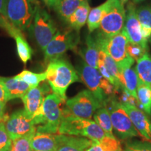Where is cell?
Instances as JSON below:
<instances>
[{
  "label": "cell",
  "mask_w": 151,
  "mask_h": 151,
  "mask_svg": "<svg viewBox=\"0 0 151 151\" xmlns=\"http://www.w3.org/2000/svg\"><path fill=\"white\" fill-rule=\"evenodd\" d=\"M46 80L53 93L67 101L66 92L73 83L81 78L77 71L69 62L60 58L48 62L46 70Z\"/></svg>",
  "instance_id": "cell-1"
},
{
  "label": "cell",
  "mask_w": 151,
  "mask_h": 151,
  "mask_svg": "<svg viewBox=\"0 0 151 151\" xmlns=\"http://www.w3.org/2000/svg\"><path fill=\"white\" fill-rule=\"evenodd\" d=\"M66 102L55 93L45 97L41 108L32 117L37 132L58 134L62 118V104Z\"/></svg>",
  "instance_id": "cell-2"
},
{
  "label": "cell",
  "mask_w": 151,
  "mask_h": 151,
  "mask_svg": "<svg viewBox=\"0 0 151 151\" xmlns=\"http://www.w3.org/2000/svg\"><path fill=\"white\" fill-rule=\"evenodd\" d=\"M58 134L86 137L92 141H100L106 137L104 132L94 120L76 116L67 107L62 110Z\"/></svg>",
  "instance_id": "cell-3"
},
{
  "label": "cell",
  "mask_w": 151,
  "mask_h": 151,
  "mask_svg": "<svg viewBox=\"0 0 151 151\" xmlns=\"http://www.w3.org/2000/svg\"><path fill=\"white\" fill-rule=\"evenodd\" d=\"M77 72L88 90L105 106L109 98L117 93L114 86L104 78L97 69L82 62L77 67Z\"/></svg>",
  "instance_id": "cell-4"
},
{
  "label": "cell",
  "mask_w": 151,
  "mask_h": 151,
  "mask_svg": "<svg viewBox=\"0 0 151 151\" xmlns=\"http://www.w3.org/2000/svg\"><path fill=\"white\" fill-rule=\"evenodd\" d=\"M39 6L37 0H9L7 18L20 31L30 27Z\"/></svg>",
  "instance_id": "cell-5"
},
{
  "label": "cell",
  "mask_w": 151,
  "mask_h": 151,
  "mask_svg": "<svg viewBox=\"0 0 151 151\" xmlns=\"http://www.w3.org/2000/svg\"><path fill=\"white\" fill-rule=\"evenodd\" d=\"M105 107L110 113L113 129L120 139L124 140L141 136L120 101L110 97Z\"/></svg>",
  "instance_id": "cell-6"
},
{
  "label": "cell",
  "mask_w": 151,
  "mask_h": 151,
  "mask_svg": "<svg viewBox=\"0 0 151 151\" xmlns=\"http://www.w3.org/2000/svg\"><path fill=\"white\" fill-rule=\"evenodd\" d=\"M69 28L58 31L44 50V60L50 62L52 60L62 58L67 50L76 48L79 41L78 32Z\"/></svg>",
  "instance_id": "cell-7"
},
{
  "label": "cell",
  "mask_w": 151,
  "mask_h": 151,
  "mask_svg": "<svg viewBox=\"0 0 151 151\" xmlns=\"http://www.w3.org/2000/svg\"><path fill=\"white\" fill-rule=\"evenodd\" d=\"M32 22L30 26L32 34L38 46L44 51L57 33L56 26L48 11L40 6L38 7Z\"/></svg>",
  "instance_id": "cell-8"
},
{
  "label": "cell",
  "mask_w": 151,
  "mask_h": 151,
  "mask_svg": "<svg viewBox=\"0 0 151 151\" xmlns=\"http://www.w3.org/2000/svg\"><path fill=\"white\" fill-rule=\"evenodd\" d=\"M66 106L74 116L82 118L91 119L102 104L89 90H83L72 98L66 101Z\"/></svg>",
  "instance_id": "cell-9"
},
{
  "label": "cell",
  "mask_w": 151,
  "mask_h": 151,
  "mask_svg": "<svg viewBox=\"0 0 151 151\" xmlns=\"http://www.w3.org/2000/svg\"><path fill=\"white\" fill-rule=\"evenodd\" d=\"M125 20L126 11L124 6L117 1L101 21L98 35L106 39L118 35L123 29Z\"/></svg>",
  "instance_id": "cell-10"
},
{
  "label": "cell",
  "mask_w": 151,
  "mask_h": 151,
  "mask_svg": "<svg viewBox=\"0 0 151 151\" xmlns=\"http://www.w3.org/2000/svg\"><path fill=\"white\" fill-rule=\"evenodd\" d=\"M5 126L12 141L37 132L32 118L28 116L24 109L13 113L6 120Z\"/></svg>",
  "instance_id": "cell-11"
},
{
  "label": "cell",
  "mask_w": 151,
  "mask_h": 151,
  "mask_svg": "<svg viewBox=\"0 0 151 151\" xmlns=\"http://www.w3.org/2000/svg\"><path fill=\"white\" fill-rule=\"evenodd\" d=\"M95 39L98 46L104 49L116 63H119L129 56L127 53L129 38L124 29L118 35L111 37L106 39L97 35Z\"/></svg>",
  "instance_id": "cell-12"
},
{
  "label": "cell",
  "mask_w": 151,
  "mask_h": 151,
  "mask_svg": "<svg viewBox=\"0 0 151 151\" xmlns=\"http://www.w3.org/2000/svg\"><path fill=\"white\" fill-rule=\"evenodd\" d=\"M123 29L127 33L129 42L141 45L143 48L148 49V41L143 37L141 24L137 18V9L132 3H129L127 6Z\"/></svg>",
  "instance_id": "cell-13"
},
{
  "label": "cell",
  "mask_w": 151,
  "mask_h": 151,
  "mask_svg": "<svg viewBox=\"0 0 151 151\" xmlns=\"http://www.w3.org/2000/svg\"><path fill=\"white\" fill-rule=\"evenodd\" d=\"M134 60L128 56L124 60L117 63L120 73V81L122 88L129 92L133 97L137 99V88L138 84V77L135 69L132 67L134 63Z\"/></svg>",
  "instance_id": "cell-14"
},
{
  "label": "cell",
  "mask_w": 151,
  "mask_h": 151,
  "mask_svg": "<svg viewBox=\"0 0 151 151\" xmlns=\"http://www.w3.org/2000/svg\"><path fill=\"white\" fill-rule=\"evenodd\" d=\"M121 104L141 137L151 141V122L144 111L129 103Z\"/></svg>",
  "instance_id": "cell-15"
},
{
  "label": "cell",
  "mask_w": 151,
  "mask_h": 151,
  "mask_svg": "<svg viewBox=\"0 0 151 151\" xmlns=\"http://www.w3.org/2000/svg\"><path fill=\"white\" fill-rule=\"evenodd\" d=\"M48 91V88H47L46 86H39L36 88H31L22 97L24 110L28 116L32 118L41 108L45 99V94Z\"/></svg>",
  "instance_id": "cell-16"
},
{
  "label": "cell",
  "mask_w": 151,
  "mask_h": 151,
  "mask_svg": "<svg viewBox=\"0 0 151 151\" xmlns=\"http://www.w3.org/2000/svg\"><path fill=\"white\" fill-rule=\"evenodd\" d=\"M91 143L92 140L86 137L58 134L56 151H86Z\"/></svg>",
  "instance_id": "cell-17"
},
{
  "label": "cell",
  "mask_w": 151,
  "mask_h": 151,
  "mask_svg": "<svg viewBox=\"0 0 151 151\" xmlns=\"http://www.w3.org/2000/svg\"><path fill=\"white\" fill-rule=\"evenodd\" d=\"M117 1L118 0H106L102 4L90 9L87 20V24L90 33H92L99 28L104 17L110 11Z\"/></svg>",
  "instance_id": "cell-18"
},
{
  "label": "cell",
  "mask_w": 151,
  "mask_h": 151,
  "mask_svg": "<svg viewBox=\"0 0 151 151\" xmlns=\"http://www.w3.org/2000/svg\"><path fill=\"white\" fill-rule=\"evenodd\" d=\"M58 145V134L36 132L31 141L33 151H56Z\"/></svg>",
  "instance_id": "cell-19"
},
{
  "label": "cell",
  "mask_w": 151,
  "mask_h": 151,
  "mask_svg": "<svg viewBox=\"0 0 151 151\" xmlns=\"http://www.w3.org/2000/svg\"><path fill=\"white\" fill-rule=\"evenodd\" d=\"M81 55L87 65L98 69L99 46L95 38H93L90 35L87 36L86 46L81 50Z\"/></svg>",
  "instance_id": "cell-20"
},
{
  "label": "cell",
  "mask_w": 151,
  "mask_h": 151,
  "mask_svg": "<svg viewBox=\"0 0 151 151\" xmlns=\"http://www.w3.org/2000/svg\"><path fill=\"white\" fill-rule=\"evenodd\" d=\"M0 80L4 83L6 88L8 90L9 98L11 99L16 98H22V97L31 89L29 85L24 81L19 80L16 77L6 78V77H0Z\"/></svg>",
  "instance_id": "cell-21"
},
{
  "label": "cell",
  "mask_w": 151,
  "mask_h": 151,
  "mask_svg": "<svg viewBox=\"0 0 151 151\" xmlns=\"http://www.w3.org/2000/svg\"><path fill=\"white\" fill-rule=\"evenodd\" d=\"M90 9L88 1L83 3L67 20V22L70 28L78 32L87 23Z\"/></svg>",
  "instance_id": "cell-22"
},
{
  "label": "cell",
  "mask_w": 151,
  "mask_h": 151,
  "mask_svg": "<svg viewBox=\"0 0 151 151\" xmlns=\"http://www.w3.org/2000/svg\"><path fill=\"white\" fill-rule=\"evenodd\" d=\"M89 0H58L53 8L62 20L67 22L83 3Z\"/></svg>",
  "instance_id": "cell-23"
},
{
  "label": "cell",
  "mask_w": 151,
  "mask_h": 151,
  "mask_svg": "<svg viewBox=\"0 0 151 151\" xmlns=\"http://www.w3.org/2000/svg\"><path fill=\"white\" fill-rule=\"evenodd\" d=\"M135 71L138 80L151 86V55L148 52L137 62Z\"/></svg>",
  "instance_id": "cell-24"
},
{
  "label": "cell",
  "mask_w": 151,
  "mask_h": 151,
  "mask_svg": "<svg viewBox=\"0 0 151 151\" xmlns=\"http://www.w3.org/2000/svg\"><path fill=\"white\" fill-rule=\"evenodd\" d=\"M137 94L140 109L151 116V86L138 80Z\"/></svg>",
  "instance_id": "cell-25"
},
{
  "label": "cell",
  "mask_w": 151,
  "mask_h": 151,
  "mask_svg": "<svg viewBox=\"0 0 151 151\" xmlns=\"http://www.w3.org/2000/svg\"><path fill=\"white\" fill-rule=\"evenodd\" d=\"M94 121L104 132L106 137H115L113 133V125L110 113L106 107L103 106L94 113Z\"/></svg>",
  "instance_id": "cell-26"
},
{
  "label": "cell",
  "mask_w": 151,
  "mask_h": 151,
  "mask_svg": "<svg viewBox=\"0 0 151 151\" xmlns=\"http://www.w3.org/2000/svg\"><path fill=\"white\" fill-rule=\"evenodd\" d=\"M137 16L141 24L143 37L148 41L151 39V6H144L138 9Z\"/></svg>",
  "instance_id": "cell-27"
},
{
  "label": "cell",
  "mask_w": 151,
  "mask_h": 151,
  "mask_svg": "<svg viewBox=\"0 0 151 151\" xmlns=\"http://www.w3.org/2000/svg\"><path fill=\"white\" fill-rule=\"evenodd\" d=\"M16 43L17 52L20 59L25 65L29 60H31L32 55V50L26 40L22 31H20L14 37Z\"/></svg>",
  "instance_id": "cell-28"
},
{
  "label": "cell",
  "mask_w": 151,
  "mask_h": 151,
  "mask_svg": "<svg viewBox=\"0 0 151 151\" xmlns=\"http://www.w3.org/2000/svg\"><path fill=\"white\" fill-rule=\"evenodd\" d=\"M121 146L116 137H105L101 140H92L91 145L86 151H113Z\"/></svg>",
  "instance_id": "cell-29"
},
{
  "label": "cell",
  "mask_w": 151,
  "mask_h": 151,
  "mask_svg": "<svg viewBox=\"0 0 151 151\" xmlns=\"http://www.w3.org/2000/svg\"><path fill=\"white\" fill-rule=\"evenodd\" d=\"M16 78L24 81L29 85L31 88L39 86L41 82L46 80V73H35L28 70H24L16 76Z\"/></svg>",
  "instance_id": "cell-30"
},
{
  "label": "cell",
  "mask_w": 151,
  "mask_h": 151,
  "mask_svg": "<svg viewBox=\"0 0 151 151\" xmlns=\"http://www.w3.org/2000/svg\"><path fill=\"white\" fill-rule=\"evenodd\" d=\"M35 133L36 132H33L30 134L13 140L8 151H33L31 146V141Z\"/></svg>",
  "instance_id": "cell-31"
},
{
  "label": "cell",
  "mask_w": 151,
  "mask_h": 151,
  "mask_svg": "<svg viewBox=\"0 0 151 151\" xmlns=\"http://www.w3.org/2000/svg\"><path fill=\"white\" fill-rule=\"evenodd\" d=\"M146 52H148V49L143 48L141 45L129 42L127 46V53L130 58L137 62L144 55Z\"/></svg>",
  "instance_id": "cell-32"
},
{
  "label": "cell",
  "mask_w": 151,
  "mask_h": 151,
  "mask_svg": "<svg viewBox=\"0 0 151 151\" xmlns=\"http://www.w3.org/2000/svg\"><path fill=\"white\" fill-rule=\"evenodd\" d=\"M12 143L6 129L4 122H0V151H8Z\"/></svg>",
  "instance_id": "cell-33"
},
{
  "label": "cell",
  "mask_w": 151,
  "mask_h": 151,
  "mask_svg": "<svg viewBox=\"0 0 151 151\" xmlns=\"http://www.w3.org/2000/svg\"><path fill=\"white\" fill-rule=\"evenodd\" d=\"M122 151H151V143L147 141H128Z\"/></svg>",
  "instance_id": "cell-34"
},
{
  "label": "cell",
  "mask_w": 151,
  "mask_h": 151,
  "mask_svg": "<svg viewBox=\"0 0 151 151\" xmlns=\"http://www.w3.org/2000/svg\"><path fill=\"white\" fill-rule=\"evenodd\" d=\"M0 27L4 29L11 37L14 38L17 33L20 31L8 20V18L0 14Z\"/></svg>",
  "instance_id": "cell-35"
},
{
  "label": "cell",
  "mask_w": 151,
  "mask_h": 151,
  "mask_svg": "<svg viewBox=\"0 0 151 151\" xmlns=\"http://www.w3.org/2000/svg\"><path fill=\"white\" fill-rule=\"evenodd\" d=\"M10 100L9 98V94L5 85L0 80V101L3 103H6Z\"/></svg>",
  "instance_id": "cell-36"
},
{
  "label": "cell",
  "mask_w": 151,
  "mask_h": 151,
  "mask_svg": "<svg viewBox=\"0 0 151 151\" xmlns=\"http://www.w3.org/2000/svg\"><path fill=\"white\" fill-rule=\"evenodd\" d=\"M9 0H0V14L7 18V5Z\"/></svg>",
  "instance_id": "cell-37"
},
{
  "label": "cell",
  "mask_w": 151,
  "mask_h": 151,
  "mask_svg": "<svg viewBox=\"0 0 151 151\" xmlns=\"http://www.w3.org/2000/svg\"><path fill=\"white\" fill-rule=\"evenodd\" d=\"M5 103L1 102V101H0V122H4V120H5Z\"/></svg>",
  "instance_id": "cell-38"
},
{
  "label": "cell",
  "mask_w": 151,
  "mask_h": 151,
  "mask_svg": "<svg viewBox=\"0 0 151 151\" xmlns=\"http://www.w3.org/2000/svg\"><path fill=\"white\" fill-rule=\"evenodd\" d=\"M43 1L49 8H53L58 0H43Z\"/></svg>",
  "instance_id": "cell-39"
},
{
  "label": "cell",
  "mask_w": 151,
  "mask_h": 151,
  "mask_svg": "<svg viewBox=\"0 0 151 151\" xmlns=\"http://www.w3.org/2000/svg\"><path fill=\"white\" fill-rule=\"evenodd\" d=\"M118 1H119V2H120V4H122V6H124V4H125L127 2L128 0H118Z\"/></svg>",
  "instance_id": "cell-40"
},
{
  "label": "cell",
  "mask_w": 151,
  "mask_h": 151,
  "mask_svg": "<svg viewBox=\"0 0 151 151\" xmlns=\"http://www.w3.org/2000/svg\"><path fill=\"white\" fill-rule=\"evenodd\" d=\"M113 151H122V146H120L118 148H116V150Z\"/></svg>",
  "instance_id": "cell-41"
},
{
  "label": "cell",
  "mask_w": 151,
  "mask_h": 151,
  "mask_svg": "<svg viewBox=\"0 0 151 151\" xmlns=\"http://www.w3.org/2000/svg\"><path fill=\"white\" fill-rule=\"evenodd\" d=\"M143 1H144V0H132V1H133L134 3H139Z\"/></svg>",
  "instance_id": "cell-42"
}]
</instances>
